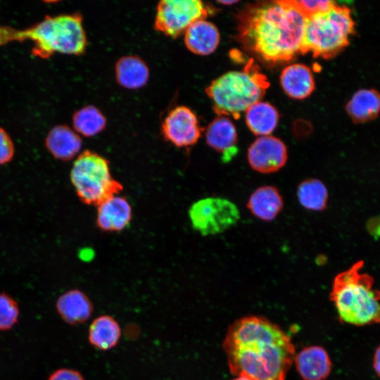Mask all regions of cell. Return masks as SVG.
I'll list each match as a JSON object with an SVG mask.
<instances>
[{
    "label": "cell",
    "instance_id": "obj_1",
    "mask_svg": "<svg viewBox=\"0 0 380 380\" xmlns=\"http://www.w3.org/2000/svg\"><path fill=\"white\" fill-rule=\"evenodd\" d=\"M222 348L230 372L253 380H285L296 355L290 336L260 316L232 323Z\"/></svg>",
    "mask_w": 380,
    "mask_h": 380
},
{
    "label": "cell",
    "instance_id": "obj_2",
    "mask_svg": "<svg viewBox=\"0 0 380 380\" xmlns=\"http://www.w3.org/2000/svg\"><path fill=\"white\" fill-rule=\"evenodd\" d=\"M306 18L291 0L260 4L241 17L243 44L260 58L284 62L301 53Z\"/></svg>",
    "mask_w": 380,
    "mask_h": 380
},
{
    "label": "cell",
    "instance_id": "obj_3",
    "mask_svg": "<svg viewBox=\"0 0 380 380\" xmlns=\"http://www.w3.org/2000/svg\"><path fill=\"white\" fill-rule=\"evenodd\" d=\"M34 42V56L48 58L55 53L83 54L87 39L79 13L46 15L42 21L23 30L0 25V46L12 42Z\"/></svg>",
    "mask_w": 380,
    "mask_h": 380
},
{
    "label": "cell",
    "instance_id": "obj_4",
    "mask_svg": "<svg viewBox=\"0 0 380 380\" xmlns=\"http://www.w3.org/2000/svg\"><path fill=\"white\" fill-rule=\"evenodd\" d=\"M363 265L357 261L336 276L330 300L341 322L356 327L380 325V291L374 287L373 277L361 271Z\"/></svg>",
    "mask_w": 380,
    "mask_h": 380
},
{
    "label": "cell",
    "instance_id": "obj_5",
    "mask_svg": "<svg viewBox=\"0 0 380 380\" xmlns=\"http://www.w3.org/2000/svg\"><path fill=\"white\" fill-rule=\"evenodd\" d=\"M269 84L266 77L250 63L242 71L228 72L213 80L205 92L219 115L237 119L260 101Z\"/></svg>",
    "mask_w": 380,
    "mask_h": 380
},
{
    "label": "cell",
    "instance_id": "obj_6",
    "mask_svg": "<svg viewBox=\"0 0 380 380\" xmlns=\"http://www.w3.org/2000/svg\"><path fill=\"white\" fill-rule=\"evenodd\" d=\"M354 33L350 11L335 4L329 10L306 18L301 53L329 58L342 51Z\"/></svg>",
    "mask_w": 380,
    "mask_h": 380
},
{
    "label": "cell",
    "instance_id": "obj_7",
    "mask_svg": "<svg viewBox=\"0 0 380 380\" xmlns=\"http://www.w3.org/2000/svg\"><path fill=\"white\" fill-rule=\"evenodd\" d=\"M70 177L78 198L88 205H98L122 189V185L112 176L108 161L89 150L76 158Z\"/></svg>",
    "mask_w": 380,
    "mask_h": 380
},
{
    "label": "cell",
    "instance_id": "obj_8",
    "mask_svg": "<svg viewBox=\"0 0 380 380\" xmlns=\"http://www.w3.org/2000/svg\"><path fill=\"white\" fill-rule=\"evenodd\" d=\"M193 228L203 236L220 234L240 218L237 206L221 197H207L194 202L189 210Z\"/></svg>",
    "mask_w": 380,
    "mask_h": 380
},
{
    "label": "cell",
    "instance_id": "obj_9",
    "mask_svg": "<svg viewBox=\"0 0 380 380\" xmlns=\"http://www.w3.org/2000/svg\"><path fill=\"white\" fill-rule=\"evenodd\" d=\"M208 13V8L200 0H163L156 7L154 28L176 38L194 22L205 19Z\"/></svg>",
    "mask_w": 380,
    "mask_h": 380
},
{
    "label": "cell",
    "instance_id": "obj_10",
    "mask_svg": "<svg viewBox=\"0 0 380 380\" xmlns=\"http://www.w3.org/2000/svg\"><path fill=\"white\" fill-rule=\"evenodd\" d=\"M161 132L165 140L179 148L193 146L201 136L196 115L184 106H176L168 112L161 125Z\"/></svg>",
    "mask_w": 380,
    "mask_h": 380
},
{
    "label": "cell",
    "instance_id": "obj_11",
    "mask_svg": "<svg viewBox=\"0 0 380 380\" xmlns=\"http://www.w3.org/2000/svg\"><path fill=\"white\" fill-rule=\"evenodd\" d=\"M287 149L284 143L272 136H262L253 141L248 150L250 166L255 171L270 174L282 168L287 160Z\"/></svg>",
    "mask_w": 380,
    "mask_h": 380
},
{
    "label": "cell",
    "instance_id": "obj_12",
    "mask_svg": "<svg viewBox=\"0 0 380 380\" xmlns=\"http://www.w3.org/2000/svg\"><path fill=\"white\" fill-rule=\"evenodd\" d=\"M96 224L104 232H120L129 224L132 210L129 202L118 194L112 196L97 205Z\"/></svg>",
    "mask_w": 380,
    "mask_h": 380
},
{
    "label": "cell",
    "instance_id": "obj_13",
    "mask_svg": "<svg viewBox=\"0 0 380 380\" xmlns=\"http://www.w3.org/2000/svg\"><path fill=\"white\" fill-rule=\"evenodd\" d=\"M56 310L65 323L77 325L90 318L94 312V305L85 293L75 289L63 293L58 298Z\"/></svg>",
    "mask_w": 380,
    "mask_h": 380
},
{
    "label": "cell",
    "instance_id": "obj_14",
    "mask_svg": "<svg viewBox=\"0 0 380 380\" xmlns=\"http://www.w3.org/2000/svg\"><path fill=\"white\" fill-rule=\"evenodd\" d=\"M294 361L303 380H324L331 370L329 354L318 346L304 348L295 355Z\"/></svg>",
    "mask_w": 380,
    "mask_h": 380
},
{
    "label": "cell",
    "instance_id": "obj_15",
    "mask_svg": "<svg viewBox=\"0 0 380 380\" xmlns=\"http://www.w3.org/2000/svg\"><path fill=\"white\" fill-rule=\"evenodd\" d=\"M45 146L56 159L68 161L80 151L82 140L80 135L70 127L58 125L49 132L45 139Z\"/></svg>",
    "mask_w": 380,
    "mask_h": 380
},
{
    "label": "cell",
    "instance_id": "obj_16",
    "mask_svg": "<svg viewBox=\"0 0 380 380\" xmlns=\"http://www.w3.org/2000/svg\"><path fill=\"white\" fill-rule=\"evenodd\" d=\"M205 141L210 147L223 154L224 162L236 153V129L233 122L225 116L219 115L208 125Z\"/></svg>",
    "mask_w": 380,
    "mask_h": 380
},
{
    "label": "cell",
    "instance_id": "obj_17",
    "mask_svg": "<svg viewBox=\"0 0 380 380\" xmlns=\"http://www.w3.org/2000/svg\"><path fill=\"white\" fill-rule=\"evenodd\" d=\"M184 42L192 53L207 56L215 51L220 42L217 27L205 19L192 23L184 33Z\"/></svg>",
    "mask_w": 380,
    "mask_h": 380
},
{
    "label": "cell",
    "instance_id": "obj_18",
    "mask_svg": "<svg viewBox=\"0 0 380 380\" xmlns=\"http://www.w3.org/2000/svg\"><path fill=\"white\" fill-rule=\"evenodd\" d=\"M280 83L284 92L296 99L308 97L315 89V81L310 68L300 63L286 67L281 74Z\"/></svg>",
    "mask_w": 380,
    "mask_h": 380
},
{
    "label": "cell",
    "instance_id": "obj_19",
    "mask_svg": "<svg viewBox=\"0 0 380 380\" xmlns=\"http://www.w3.org/2000/svg\"><path fill=\"white\" fill-rule=\"evenodd\" d=\"M284 201L279 190L272 186H262L250 196L247 207L260 220L270 222L280 213Z\"/></svg>",
    "mask_w": 380,
    "mask_h": 380
},
{
    "label": "cell",
    "instance_id": "obj_20",
    "mask_svg": "<svg viewBox=\"0 0 380 380\" xmlns=\"http://www.w3.org/2000/svg\"><path fill=\"white\" fill-rule=\"evenodd\" d=\"M118 322L112 316L102 315L96 317L88 329L87 338L94 348L102 351L115 348L121 338Z\"/></svg>",
    "mask_w": 380,
    "mask_h": 380
},
{
    "label": "cell",
    "instance_id": "obj_21",
    "mask_svg": "<svg viewBox=\"0 0 380 380\" xmlns=\"http://www.w3.org/2000/svg\"><path fill=\"white\" fill-rule=\"evenodd\" d=\"M149 73L145 61L137 56H123L115 66L118 83L127 89H137L144 87L148 80Z\"/></svg>",
    "mask_w": 380,
    "mask_h": 380
},
{
    "label": "cell",
    "instance_id": "obj_22",
    "mask_svg": "<svg viewBox=\"0 0 380 380\" xmlns=\"http://www.w3.org/2000/svg\"><path fill=\"white\" fill-rule=\"evenodd\" d=\"M346 109L354 122L369 121L380 112V94L375 89H360L353 95Z\"/></svg>",
    "mask_w": 380,
    "mask_h": 380
},
{
    "label": "cell",
    "instance_id": "obj_23",
    "mask_svg": "<svg viewBox=\"0 0 380 380\" xmlns=\"http://www.w3.org/2000/svg\"><path fill=\"white\" fill-rule=\"evenodd\" d=\"M278 120L277 109L267 102H257L246 113L247 126L253 134L260 137L271 134L276 128Z\"/></svg>",
    "mask_w": 380,
    "mask_h": 380
},
{
    "label": "cell",
    "instance_id": "obj_24",
    "mask_svg": "<svg viewBox=\"0 0 380 380\" xmlns=\"http://www.w3.org/2000/svg\"><path fill=\"white\" fill-rule=\"evenodd\" d=\"M106 118L96 106L89 105L76 110L72 115L74 130L86 137L101 132L106 126Z\"/></svg>",
    "mask_w": 380,
    "mask_h": 380
},
{
    "label": "cell",
    "instance_id": "obj_25",
    "mask_svg": "<svg viewBox=\"0 0 380 380\" xmlns=\"http://www.w3.org/2000/svg\"><path fill=\"white\" fill-rule=\"evenodd\" d=\"M297 196L300 204L313 211L324 210L328 201V191L324 184L317 179L303 181L298 186Z\"/></svg>",
    "mask_w": 380,
    "mask_h": 380
},
{
    "label": "cell",
    "instance_id": "obj_26",
    "mask_svg": "<svg viewBox=\"0 0 380 380\" xmlns=\"http://www.w3.org/2000/svg\"><path fill=\"white\" fill-rule=\"evenodd\" d=\"M19 315L18 302L9 294L0 293V331L11 329L17 324Z\"/></svg>",
    "mask_w": 380,
    "mask_h": 380
},
{
    "label": "cell",
    "instance_id": "obj_27",
    "mask_svg": "<svg viewBox=\"0 0 380 380\" xmlns=\"http://www.w3.org/2000/svg\"><path fill=\"white\" fill-rule=\"evenodd\" d=\"M296 7L307 18L315 14L324 12L331 8L336 3L333 1H301L291 0Z\"/></svg>",
    "mask_w": 380,
    "mask_h": 380
},
{
    "label": "cell",
    "instance_id": "obj_28",
    "mask_svg": "<svg viewBox=\"0 0 380 380\" xmlns=\"http://www.w3.org/2000/svg\"><path fill=\"white\" fill-rule=\"evenodd\" d=\"M15 153L13 142L4 129L0 127V165L12 160Z\"/></svg>",
    "mask_w": 380,
    "mask_h": 380
},
{
    "label": "cell",
    "instance_id": "obj_29",
    "mask_svg": "<svg viewBox=\"0 0 380 380\" xmlns=\"http://www.w3.org/2000/svg\"><path fill=\"white\" fill-rule=\"evenodd\" d=\"M48 380H85L82 374L71 368H60L53 371Z\"/></svg>",
    "mask_w": 380,
    "mask_h": 380
},
{
    "label": "cell",
    "instance_id": "obj_30",
    "mask_svg": "<svg viewBox=\"0 0 380 380\" xmlns=\"http://www.w3.org/2000/svg\"><path fill=\"white\" fill-rule=\"evenodd\" d=\"M372 367L376 374L380 378V344L376 348L372 360Z\"/></svg>",
    "mask_w": 380,
    "mask_h": 380
},
{
    "label": "cell",
    "instance_id": "obj_31",
    "mask_svg": "<svg viewBox=\"0 0 380 380\" xmlns=\"http://www.w3.org/2000/svg\"><path fill=\"white\" fill-rule=\"evenodd\" d=\"M219 3L223 4V5H232V4H236L238 2V1H235V0H221V1H218Z\"/></svg>",
    "mask_w": 380,
    "mask_h": 380
},
{
    "label": "cell",
    "instance_id": "obj_32",
    "mask_svg": "<svg viewBox=\"0 0 380 380\" xmlns=\"http://www.w3.org/2000/svg\"><path fill=\"white\" fill-rule=\"evenodd\" d=\"M233 380H253V379L246 376H236V378L234 379Z\"/></svg>",
    "mask_w": 380,
    "mask_h": 380
}]
</instances>
